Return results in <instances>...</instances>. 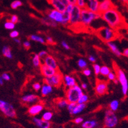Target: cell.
<instances>
[{
  "mask_svg": "<svg viewBox=\"0 0 128 128\" xmlns=\"http://www.w3.org/2000/svg\"><path fill=\"white\" fill-rule=\"evenodd\" d=\"M101 18L114 30L126 26L124 17L115 7L101 14Z\"/></svg>",
  "mask_w": 128,
  "mask_h": 128,
  "instance_id": "6da1fadb",
  "label": "cell"
},
{
  "mask_svg": "<svg viewBox=\"0 0 128 128\" xmlns=\"http://www.w3.org/2000/svg\"><path fill=\"white\" fill-rule=\"evenodd\" d=\"M100 18H101V14L91 12L86 8H82L81 10L80 24L84 27L89 26L94 20H98Z\"/></svg>",
  "mask_w": 128,
  "mask_h": 128,
  "instance_id": "7a4b0ae2",
  "label": "cell"
},
{
  "mask_svg": "<svg viewBox=\"0 0 128 128\" xmlns=\"http://www.w3.org/2000/svg\"><path fill=\"white\" fill-rule=\"evenodd\" d=\"M96 34L100 39L106 42L113 41L116 39V36H117L116 30H114L109 27L101 28L96 32Z\"/></svg>",
  "mask_w": 128,
  "mask_h": 128,
  "instance_id": "3957f363",
  "label": "cell"
},
{
  "mask_svg": "<svg viewBox=\"0 0 128 128\" xmlns=\"http://www.w3.org/2000/svg\"><path fill=\"white\" fill-rule=\"evenodd\" d=\"M83 94L82 89L80 86L76 84L72 88H68L66 91V99L69 103H77L80 97Z\"/></svg>",
  "mask_w": 128,
  "mask_h": 128,
  "instance_id": "277c9868",
  "label": "cell"
},
{
  "mask_svg": "<svg viewBox=\"0 0 128 128\" xmlns=\"http://www.w3.org/2000/svg\"><path fill=\"white\" fill-rule=\"evenodd\" d=\"M114 69L115 73L116 74V79L121 84L122 90L124 96H126L128 91V82L126 73L123 70L118 68L117 66H114Z\"/></svg>",
  "mask_w": 128,
  "mask_h": 128,
  "instance_id": "5b68a950",
  "label": "cell"
},
{
  "mask_svg": "<svg viewBox=\"0 0 128 128\" xmlns=\"http://www.w3.org/2000/svg\"><path fill=\"white\" fill-rule=\"evenodd\" d=\"M81 9L76 5H73L72 9L70 12V21L69 26L71 28H76L80 24Z\"/></svg>",
  "mask_w": 128,
  "mask_h": 128,
  "instance_id": "8992f818",
  "label": "cell"
},
{
  "mask_svg": "<svg viewBox=\"0 0 128 128\" xmlns=\"http://www.w3.org/2000/svg\"><path fill=\"white\" fill-rule=\"evenodd\" d=\"M118 123V118L115 114L110 110H106L104 113V125L107 128H113Z\"/></svg>",
  "mask_w": 128,
  "mask_h": 128,
  "instance_id": "52a82bcc",
  "label": "cell"
},
{
  "mask_svg": "<svg viewBox=\"0 0 128 128\" xmlns=\"http://www.w3.org/2000/svg\"><path fill=\"white\" fill-rule=\"evenodd\" d=\"M64 75L59 71H57L54 75L48 78H44V82L47 84L52 87H59L63 83Z\"/></svg>",
  "mask_w": 128,
  "mask_h": 128,
  "instance_id": "ba28073f",
  "label": "cell"
},
{
  "mask_svg": "<svg viewBox=\"0 0 128 128\" xmlns=\"http://www.w3.org/2000/svg\"><path fill=\"white\" fill-rule=\"evenodd\" d=\"M0 110L8 118H15L16 112L14 106L7 101L0 100Z\"/></svg>",
  "mask_w": 128,
  "mask_h": 128,
  "instance_id": "9c48e42d",
  "label": "cell"
},
{
  "mask_svg": "<svg viewBox=\"0 0 128 128\" xmlns=\"http://www.w3.org/2000/svg\"><path fill=\"white\" fill-rule=\"evenodd\" d=\"M95 91L98 96H103L106 94L108 91V83L106 81L98 80L96 81Z\"/></svg>",
  "mask_w": 128,
  "mask_h": 128,
  "instance_id": "30bf717a",
  "label": "cell"
},
{
  "mask_svg": "<svg viewBox=\"0 0 128 128\" xmlns=\"http://www.w3.org/2000/svg\"><path fill=\"white\" fill-rule=\"evenodd\" d=\"M47 17L52 21H54L57 24H61L62 22L63 14L62 12H60L55 9H52L49 10L47 13Z\"/></svg>",
  "mask_w": 128,
  "mask_h": 128,
  "instance_id": "8fae6325",
  "label": "cell"
},
{
  "mask_svg": "<svg viewBox=\"0 0 128 128\" xmlns=\"http://www.w3.org/2000/svg\"><path fill=\"white\" fill-rule=\"evenodd\" d=\"M99 0H86V8L95 13H99Z\"/></svg>",
  "mask_w": 128,
  "mask_h": 128,
  "instance_id": "7c38bea8",
  "label": "cell"
},
{
  "mask_svg": "<svg viewBox=\"0 0 128 128\" xmlns=\"http://www.w3.org/2000/svg\"><path fill=\"white\" fill-rule=\"evenodd\" d=\"M114 7L111 0H103L100 2L99 5V13L102 14L106 10Z\"/></svg>",
  "mask_w": 128,
  "mask_h": 128,
  "instance_id": "4fadbf2b",
  "label": "cell"
},
{
  "mask_svg": "<svg viewBox=\"0 0 128 128\" xmlns=\"http://www.w3.org/2000/svg\"><path fill=\"white\" fill-rule=\"evenodd\" d=\"M44 109V106L41 103H36L28 108V114L32 116H35L40 114Z\"/></svg>",
  "mask_w": 128,
  "mask_h": 128,
  "instance_id": "5bb4252c",
  "label": "cell"
},
{
  "mask_svg": "<svg viewBox=\"0 0 128 128\" xmlns=\"http://www.w3.org/2000/svg\"><path fill=\"white\" fill-rule=\"evenodd\" d=\"M39 98L37 95L30 94L24 96L22 98V101L23 103H27V104H36L37 102H39Z\"/></svg>",
  "mask_w": 128,
  "mask_h": 128,
  "instance_id": "9a60e30c",
  "label": "cell"
},
{
  "mask_svg": "<svg viewBox=\"0 0 128 128\" xmlns=\"http://www.w3.org/2000/svg\"><path fill=\"white\" fill-rule=\"evenodd\" d=\"M40 71L42 75H43L44 78H48L52 76V75H54L57 71L55 69L49 68V67H47L44 64H41V66H40Z\"/></svg>",
  "mask_w": 128,
  "mask_h": 128,
  "instance_id": "2e32d148",
  "label": "cell"
},
{
  "mask_svg": "<svg viewBox=\"0 0 128 128\" xmlns=\"http://www.w3.org/2000/svg\"><path fill=\"white\" fill-rule=\"evenodd\" d=\"M44 61V65L46 66L47 67L54 69L56 71H58V63L56 60H55L53 56H50V55H48L43 60Z\"/></svg>",
  "mask_w": 128,
  "mask_h": 128,
  "instance_id": "e0dca14e",
  "label": "cell"
},
{
  "mask_svg": "<svg viewBox=\"0 0 128 128\" xmlns=\"http://www.w3.org/2000/svg\"><path fill=\"white\" fill-rule=\"evenodd\" d=\"M32 121L38 128H50L51 127V124L50 122L44 121L41 118L34 117Z\"/></svg>",
  "mask_w": 128,
  "mask_h": 128,
  "instance_id": "ac0fdd59",
  "label": "cell"
},
{
  "mask_svg": "<svg viewBox=\"0 0 128 128\" xmlns=\"http://www.w3.org/2000/svg\"><path fill=\"white\" fill-rule=\"evenodd\" d=\"M48 2L54 7V9L60 12H64L66 10V6L62 3L60 0H48Z\"/></svg>",
  "mask_w": 128,
  "mask_h": 128,
  "instance_id": "d6986e66",
  "label": "cell"
},
{
  "mask_svg": "<svg viewBox=\"0 0 128 128\" xmlns=\"http://www.w3.org/2000/svg\"><path fill=\"white\" fill-rule=\"evenodd\" d=\"M63 83L64 84L66 88H70L76 85V80L74 77L70 75H65L63 78Z\"/></svg>",
  "mask_w": 128,
  "mask_h": 128,
  "instance_id": "ffe728a7",
  "label": "cell"
},
{
  "mask_svg": "<svg viewBox=\"0 0 128 128\" xmlns=\"http://www.w3.org/2000/svg\"><path fill=\"white\" fill-rule=\"evenodd\" d=\"M106 44H107V46H108V47L109 48L110 50L116 56L120 57V56H122L121 51L120 50V49L118 48V47L117 46V45H116L115 42H114L113 41H110V42H106Z\"/></svg>",
  "mask_w": 128,
  "mask_h": 128,
  "instance_id": "44dd1931",
  "label": "cell"
},
{
  "mask_svg": "<svg viewBox=\"0 0 128 128\" xmlns=\"http://www.w3.org/2000/svg\"><path fill=\"white\" fill-rule=\"evenodd\" d=\"M40 93L43 97H46L48 94H50V93L52 92L53 91V87L48 85L47 84L44 83L42 86H41V88H40Z\"/></svg>",
  "mask_w": 128,
  "mask_h": 128,
  "instance_id": "7402d4cb",
  "label": "cell"
},
{
  "mask_svg": "<svg viewBox=\"0 0 128 128\" xmlns=\"http://www.w3.org/2000/svg\"><path fill=\"white\" fill-rule=\"evenodd\" d=\"M86 106V104H78V103H76L75 106H74V108H73L72 111L70 112V114L72 115L78 114L82 112L85 109Z\"/></svg>",
  "mask_w": 128,
  "mask_h": 128,
  "instance_id": "603a6c76",
  "label": "cell"
},
{
  "mask_svg": "<svg viewBox=\"0 0 128 128\" xmlns=\"http://www.w3.org/2000/svg\"><path fill=\"white\" fill-rule=\"evenodd\" d=\"M98 126V122L95 120H87L82 123V127L83 128H94Z\"/></svg>",
  "mask_w": 128,
  "mask_h": 128,
  "instance_id": "cb8c5ba5",
  "label": "cell"
},
{
  "mask_svg": "<svg viewBox=\"0 0 128 128\" xmlns=\"http://www.w3.org/2000/svg\"><path fill=\"white\" fill-rule=\"evenodd\" d=\"M62 14L63 19L61 24H62L63 26H69L70 21V13L65 10L64 12H62Z\"/></svg>",
  "mask_w": 128,
  "mask_h": 128,
  "instance_id": "d4e9b609",
  "label": "cell"
},
{
  "mask_svg": "<svg viewBox=\"0 0 128 128\" xmlns=\"http://www.w3.org/2000/svg\"><path fill=\"white\" fill-rule=\"evenodd\" d=\"M69 104V102L66 98H62V99H59L56 101V104L57 106L59 108H64L67 107Z\"/></svg>",
  "mask_w": 128,
  "mask_h": 128,
  "instance_id": "484cf974",
  "label": "cell"
},
{
  "mask_svg": "<svg viewBox=\"0 0 128 128\" xmlns=\"http://www.w3.org/2000/svg\"><path fill=\"white\" fill-rule=\"evenodd\" d=\"M2 54L4 56L8 58V59H12V54L11 52V50L8 46H4L3 49H2Z\"/></svg>",
  "mask_w": 128,
  "mask_h": 128,
  "instance_id": "4316f807",
  "label": "cell"
},
{
  "mask_svg": "<svg viewBox=\"0 0 128 128\" xmlns=\"http://www.w3.org/2000/svg\"><path fill=\"white\" fill-rule=\"evenodd\" d=\"M119 101L118 100H113L109 104V110H112V112L116 111L119 107Z\"/></svg>",
  "mask_w": 128,
  "mask_h": 128,
  "instance_id": "83f0119b",
  "label": "cell"
},
{
  "mask_svg": "<svg viewBox=\"0 0 128 128\" xmlns=\"http://www.w3.org/2000/svg\"><path fill=\"white\" fill-rule=\"evenodd\" d=\"M30 39L32 40L36 41V42H40L41 44H44L45 43V40H44V38L39 36H37V35H32L30 37Z\"/></svg>",
  "mask_w": 128,
  "mask_h": 128,
  "instance_id": "f1b7e54d",
  "label": "cell"
},
{
  "mask_svg": "<svg viewBox=\"0 0 128 128\" xmlns=\"http://www.w3.org/2000/svg\"><path fill=\"white\" fill-rule=\"evenodd\" d=\"M42 22L44 24H46V26H52V27H56L57 26V23H56L54 21H52L50 18H48V17L46 18H43L42 19Z\"/></svg>",
  "mask_w": 128,
  "mask_h": 128,
  "instance_id": "f546056e",
  "label": "cell"
},
{
  "mask_svg": "<svg viewBox=\"0 0 128 128\" xmlns=\"http://www.w3.org/2000/svg\"><path fill=\"white\" fill-rule=\"evenodd\" d=\"M33 64L36 68H40V66H41V62H40V58L39 57L38 54H34V57H33Z\"/></svg>",
  "mask_w": 128,
  "mask_h": 128,
  "instance_id": "4dcf8cb0",
  "label": "cell"
},
{
  "mask_svg": "<svg viewBox=\"0 0 128 128\" xmlns=\"http://www.w3.org/2000/svg\"><path fill=\"white\" fill-rule=\"evenodd\" d=\"M53 117V114L50 111H46L44 112L42 115V120L46 122H50L52 119Z\"/></svg>",
  "mask_w": 128,
  "mask_h": 128,
  "instance_id": "1f68e13d",
  "label": "cell"
},
{
  "mask_svg": "<svg viewBox=\"0 0 128 128\" xmlns=\"http://www.w3.org/2000/svg\"><path fill=\"white\" fill-rule=\"evenodd\" d=\"M110 71H111L110 69L108 67H107V66H101V69H100V74H101V75L103 76H106Z\"/></svg>",
  "mask_w": 128,
  "mask_h": 128,
  "instance_id": "d6a6232c",
  "label": "cell"
},
{
  "mask_svg": "<svg viewBox=\"0 0 128 128\" xmlns=\"http://www.w3.org/2000/svg\"><path fill=\"white\" fill-rule=\"evenodd\" d=\"M88 99H89V98H88V96L86 94H83L80 97L79 100H78L77 103H78V104H86V103L88 102Z\"/></svg>",
  "mask_w": 128,
  "mask_h": 128,
  "instance_id": "836d02e7",
  "label": "cell"
},
{
  "mask_svg": "<svg viewBox=\"0 0 128 128\" xmlns=\"http://www.w3.org/2000/svg\"><path fill=\"white\" fill-rule=\"evenodd\" d=\"M107 78L110 81H114L115 83H118V80L116 79V74L113 71H110L108 73V74L106 76Z\"/></svg>",
  "mask_w": 128,
  "mask_h": 128,
  "instance_id": "e575fe53",
  "label": "cell"
},
{
  "mask_svg": "<svg viewBox=\"0 0 128 128\" xmlns=\"http://www.w3.org/2000/svg\"><path fill=\"white\" fill-rule=\"evenodd\" d=\"M4 26H5V28L7 29V30H12L15 28V24L10 22V20H8V21H7V22H5V24H4Z\"/></svg>",
  "mask_w": 128,
  "mask_h": 128,
  "instance_id": "d590c367",
  "label": "cell"
},
{
  "mask_svg": "<svg viewBox=\"0 0 128 128\" xmlns=\"http://www.w3.org/2000/svg\"><path fill=\"white\" fill-rule=\"evenodd\" d=\"M22 5V2H20L19 0H15L13 2H12V4H10V7H11L12 9H16L17 8L21 7Z\"/></svg>",
  "mask_w": 128,
  "mask_h": 128,
  "instance_id": "8d00e7d4",
  "label": "cell"
},
{
  "mask_svg": "<svg viewBox=\"0 0 128 128\" xmlns=\"http://www.w3.org/2000/svg\"><path fill=\"white\" fill-rule=\"evenodd\" d=\"M78 66L81 69H86L87 66H88V64L86 62V60H84L83 59H80L78 60Z\"/></svg>",
  "mask_w": 128,
  "mask_h": 128,
  "instance_id": "74e56055",
  "label": "cell"
},
{
  "mask_svg": "<svg viewBox=\"0 0 128 128\" xmlns=\"http://www.w3.org/2000/svg\"><path fill=\"white\" fill-rule=\"evenodd\" d=\"M76 5L81 9L86 8V0H76Z\"/></svg>",
  "mask_w": 128,
  "mask_h": 128,
  "instance_id": "f35d334b",
  "label": "cell"
},
{
  "mask_svg": "<svg viewBox=\"0 0 128 128\" xmlns=\"http://www.w3.org/2000/svg\"><path fill=\"white\" fill-rule=\"evenodd\" d=\"M93 68H94V71L96 75H99L100 73V69H101V66L99 64H95L93 65Z\"/></svg>",
  "mask_w": 128,
  "mask_h": 128,
  "instance_id": "ab89813d",
  "label": "cell"
},
{
  "mask_svg": "<svg viewBox=\"0 0 128 128\" xmlns=\"http://www.w3.org/2000/svg\"><path fill=\"white\" fill-rule=\"evenodd\" d=\"M48 52H46V51H45V50L40 51L39 54H38V56H39V57L40 58V60H41V59L44 60V58H45L48 56Z\"/></svg>",
  "mask_w": 128,
  "mask_h": 128,
  "instance_id": "60d3db41",
  "label": "cell"
},
{
  "mask_svg": "<svg viewBox=\"0 0 128 128\" xmlns=\"http://www.w3.org/2000/svg\"><path fill=\"white\" fill-rule=\"evenodd\" d=\"M19 36V32L16 30H13L10 33V37L12 39H15Z\"/></svg>",
  "mask_w": 128,
  "mask_h": 128,
  "instance_id": "b9f144b4",
  "label": "cell"
},
{
  "mask_svg": "<svg viewBox=\"0 0 128 128\" xmlns=\"http://www.w3.org/2000/svg\"><path fill=\"white\" fill-rule=\"evenodd\" d=\"M33 88H34L36 92H38L39 91L41 88V84L39 82H36L33 84Z\"/></svg>",
  "mask_w": 128,
  "mask_h": 128,
  "instance_id": "7bdbcfd3",
  "label": "cell"
},
{
  "mask_svg": "<svg viewBox=\"0 0 128 128\" xmlns=\"http://www.w3.org/2000/svg\"><path fill=\"white\" fill-rule=\"evenodd\" d=\"M10 21L11 22H12L13 24H15L16 23L18 22V21H19L18 17V16H17V15H15V14L12 15V16H11V17H10Z\"/></svg>",
  "mask_w": 128,
  "mask_h": 128,
  "instance_id": "ee69618b",
  "label": "cell"
},
{
  "mask_svg": "<svg viewBox=\"0 0 128 128\" xmlns=\"http://www.w3.org/2000/svg\"><path fill=\"white\" fill-rule=\"evenodd\" d=\"M2 79L4 80H6V81L10 80V75H9V74L7 73V72H4V73H3L2 75Z\"/></svg>",
  "mask_w": 128,
  "mask_h": 128,
  "instance_id": "f6af8a7d",
  "label": "cell"
},
{
  "mask_svg": "<svg viewBox=\"0 0 128 128\" xmlns=\"http://www.w3.org/2000/svg\"><path fill=\"white\" fill-rule=\"evenodd\" d=\"M82 72H83V74H84L85 76H90V74H91L92 71L90 69H87V68H86V69H84Z\"/></svg>",
  "mask_w": 128,
  "mask_h": 128,
  "instance_id": "bcb514c9",
  "label": "cell"
},
{
  "mask_svg": "<svg viewBox=\"0 0 128 128\" xmlns=\"http://www.w3.org/2000/svg\"><path fill=\"white\" fill-rule=\"evenodd\" d=\"M75 104H76V103H69L68 106H67V108H68V110H69V112H71L72 111V109H73V108H74V106H75Z\"/></svg>",
  "mask_w": 128,
  "mask_h": 128,
  "instance_id": "7dc6e473",
  "label": "cell"
},
{
  "mask_svg": "<svg viewBox=\"0 0 128 128\" xmlns=\"http://www.w3.org/2000/svg\"><path fill=\"white\" fill-rule=\"evenodd\" d=\"M84 122V119H83L82 117H77L74 120V122L76 124H82Z\"/></svg>",
  "mask_w": 128,
  "mask_h": 128,
  "instance_id": "c3c4849f",
  "label": "cell"
},
{
  "mask_svg": "<svg viewBox=\"0 0 128 128\" xmlns=\"http://www.w3.org/2000/svg\"><path fill=\"white\" fill-rule=\"evenodd\" d=\"M23 46H24V47L25 48L29 49L31 46L30 42L28 41V40H26V41H24V42H23Z\"/></svg>",
  "mask_w": 128,
  "mask_h": 128,
  "instance_id": "681fc988",
  "label": "cell"
},
{
  "mask_svg": "<svg viewBox=\"0 0 128 128\" xmlns=\"http://www.w3.org/2000/svg\"><path fill=\"white\" fill-rule=\"evenodd\" d=\"M72 7H73V5H72V4H69V5L66 6V10L67 12H69V13H70L71 12V10H72Z\"/></svg>",
  "mask_w": 128,
  "mask_h": 128,
  "instance_id": "f907efd6",
  "label": "cell"
},
{
  "mask_svg": "<svg viewBox=\"0 0 128 128\" xmlns=\"http://www.w3.org/2000/svg\"><path fill=\"white\" fill-rule=\"evenodd\" d=\"M46 42H47L48 43H49V44H54V39H52L51 37H50V36H47V37H46Z\"/></svg>",
  "mask_w": 128,
  "mask_h": 128,
  "instance_id": "816d5d0a",
  "label": "cell"
},
{
  "mask_svg": "<svg viewBox=\"0 0 128 128\" xmlns=\"http://www.w3.org/2000/svg\"><path fill=\"white\" fill-rule=\"evenodd\" d=\"M62 45L63 47L65 49H66V50H69V49H70V46H69V44H68L66 41H64V40H63L62 42Z\"/></svg>",
  "mask_w": 128,
  "mask_h": 128,
  "instance_id": "f5cc1de1",
  "label": "cell"
},
{
  "mask_svg": "<svg viewBox=\"0 0 128 128\" xmlns=\"http://www.w3.org/2000/svg\"><path fill=\"white\" fill-rule=\"evenodd\" d=\"M88 60L92 63H95L96 62V58L94 56H90L89 57H88Z\"/></svg>",
  "mask_w": 128,
  "mask_h": 128,
  "instance_id": "db71d44e",
  "label": "cell"
},
{
  "mask_svg": "<svg viewBox=\"0 0 128 128\" xmlns=\"http://www.w3.org/2000/svg\"><path fill=\"white\" fill-rule=\"evenodd\" d=\"M122 55H123V56H126V57H128V48L124 49V50L123 51V52H122Z\"/></svg>",
  "mask_w": 128,
  "mask_h": 128,
  "instance_id": "11a10c76",
  "label": "cell"
},
{
  "mask_svg": "<svg viewBox=\"0 0 128 128\" xmlns=\"http://www.w3.org/2000/svg\"><path fill=\"white\" fill-rule=\"evenodd\" d=\"M80 88L83 90H86L87 89V88H88V85H87L86 83H82V84H81Z\"/></svg>",
  "mask_w": 128,
  "mask_h": 128,
  "instance_id": "9f6ffc18",
  "label": "cell"
},
{
  "mask_svg": "<svg viewBox=\"0 0 128 128\" xmlns=\"http://www.w3.org/2000/svg\"><path fill=\"white\" fill-rule=\"evenodd\" d=\"M69 4H72V5H76V0H68Z\"/></svg>",
  "mask_w": 128,
  "mask_h": 128,
  "instance_id": "6f0895ef",
  "label": "cell"
},
{
  "mask_svg": "<svg viewBox=\"0 0 128 128\" xmlns=\"http://www.w3.org/2000/svg\"><path fill=\"white\" fill-rule=\"evenodd\" d=\"M60 1L62 2V3L64 5H66V6H67V5H68L69 4L68 0H60Z\"/></svg>",
  "mask_w": 128,
  "mask_h": 128,
  "instance_id": "680465c9",
  "label": "cell"
},
{
  "mask_svg": "<svg viewBox=\"0 0 128 128\" xmlns=\"http://www.w3.org/2000/svg\"><path fill=\"white\" fill-rule=\"evenodd\" d=\"M14 41L15 42H16L17 44H20V42H21V41H20V40L19 39H17V38H15V39H13Z\"/></svg>",
  "mask_w": 128,
  "mask_h": 128,
  "instance_id": "91938a15",
  "label": "cell"
},
{
  "mask_svg": "<svg viewBox=\"0 0 128 128\" xmlns=\"http://www.w3.org/2000/svg\"><path fill=\"white\" fill-rule=\"evenodd\" d=\"M4 84V80L2 79V76H0V85H3Z\"/></svg>",
  "mask_w": 128,
  "mask_h": 128,
  "instance_id": "94428289",
  "label": "cell"
},
{
  "mask_svg": "<svg viewBox=\"0 0 128 128\" xmlns=\"http://www.w3.org/2000/svg\"><path fill=\"white\" fill-rule=\"evenodd\" d=\"M120 1H122V2H124V3H127V2H128V0H120Z\"/></svg>",
  "mask_w": 128,
  "mask_h": 128,
  "instance_id": "6125c7cd",
  "label": "cell"
},
{
  "mask_svg": "<svg viewBox=\"0 0 128 128\" xmlns=\"http://www.w3.org/2000/svg\"></svg>",
  "mask_w": 128,
  "mask_h": 128,
  "instance_id": "be15d7a7",
  "label": "cell"
},
{
  "mask_svg": "<svg viewBox=\"0 0 128 128\" xmlns=\"http://www.w3.org/2000/svg\"><path fill=\"white\" fill-rule=\"evenodd\" d=\"M99 1H100V0H99Z\"/></svg>",
  "mask_w": 128,
  "mask_h": 128,
  "instance_id": "e7e4bbea",
  "label": "cell"
}]
</instances>
